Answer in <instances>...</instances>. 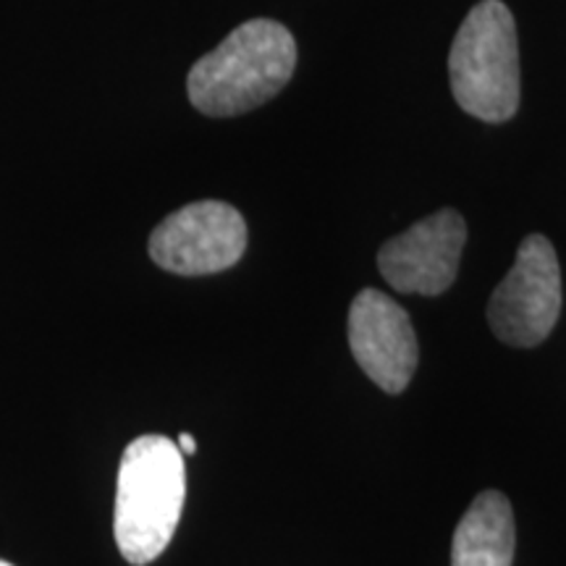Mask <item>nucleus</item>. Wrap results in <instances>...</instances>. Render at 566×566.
I'll return each instance as SVG.
<instances>
[{
  "label": "nucleus",
  "instance_id": "nucleus-1",
  "mask_svg": "<svg viewBox=\"0 0 566 566\" xmlns=\"http://www.w3.org/2000/svg\"><path fill=\"white\" fill-rule=\"evenodd\" d=\"M296 69V42L279 21L252 19L189 71V101L205 116H239L271 101Z\"/></svg>",
  "mask_w": 566,
  "mask_h": 566
},
{
  "label": "nucleus",
  "instance_id": "nucleus-2",
  "mask_svg": "<svg viewBox=\"0 0 566 566\" xmlns=\"http://www.w3.org/2000/svg\"><path fill=\"white\" fill-rule=\"evenodd\" d=\"M187 499V467L166 436H142L126 446L118 467L113 535L122 556L145 566L168 548Z\"/></svg>",
  "mask_w": 566,
  "mask_h": 566
},
{
  "label": "nucleus",
  "instance_id": "nucleus-3",
  "mask_svg": "<svg viewBox=\"0 0 566 566\" xmlns=\"http://www.w3.org/2000/svg\"><path fill=\"white\" fill-rule=\"evenodd\" d=\"M451 92L470 116L504 124L520 108V42L512 11L480 0L459 27L449 55Z\"/></svg>",
  "mask_w": 566,
  "mask_h": 566
},
{
  "label": "nucleus",
  "instance_id": "nucleus-4",
  "mask_svg": "<svg viewBox=\"0 0 566 566\" xmlns=\"http://www.w3.org/2000/svg\"><path fill=\"white\" fill-rule=\"evenodd\" d=\"M562 315V268L554 244L541 233H530L516 250L506 279L488 304L493 334L509 346L543 344Z\"/></svg>",
  "mask_w": 566,
  "mask_h": 566
},
{
  "label": "nucleus",
  "instance_id": "nucleus-5",
  "mask_svg": "<svg viewBox=\"0 0 566 566\" xmlns=\"http://www.w3.org/2000/svg\"><path fill=\"white\" fill-rule=\"evenodd\" d=\"M247 250V223L229 202L202 200L171 212L150 237V258L163 271L208 275L229 271Z\"/></svg>",
  "mask_w": 566,
  "mask_h": 566
},
{
  "label": "nucleus",
  "instance_id": "nucleus-6",
  "mask_svg": "<svg viewBox=\"0 0 566 566\" xmlns=\"http://www.w3.org/2000/svg\"><path fill=\"white\" fill-rule=\"evenodd\" d=\"M464 242V218L438 210L380 247L378 268L399 294L438 296L457 281Z\"/></svg>",
  "mask_w": 566,
  "mask_h": 566
},
{
  "label": "nucleus",
  "instance_id": "nucleus-7",
  "mask_svg": "<svg viewBox=\"0 0 566 566\" xmlns=\"http://www.w3.org/2000/svg\"><path fill=\"white\" fill-rule=\"evenodd\" d=\"M349 346L367 378L386 394L405 391L420 359V346L407 310L378 289H365L354 296Z\"/></svg>",
  "mask_w": 566,
  "mask_h": 566
},
{
  "label": "nucleus",
  "instance_id": "nucleus-8",
  "mask_svg": "<svg viewBox=\"0 0 566 566\" xmlns=\"http://www.w3.org/2000/svg\"><path fill=\"white\" fill-rule=\"evenodd\" d=\"M514 512L504 493H480L457 525L451 566H512Z\"/></svg>",
  "mask_w": 566,
  "mask_h": 566
},
{
  "label": "nucleus",
  "instance_id": "nucleus-9",
  "mask_svg": "<svg viewBox=\"0 0 566 566\" xmlns=\"http://www.w3.org/2000/svg\"><path fill=\"white\" fill-rule=\"evenodd\" d=\"M176 446H179V451H181L184 457H195V454H197V441H195V436L181 433L179 441H176Z\"/></svg>",
  "mask_w": 566,
  "mask_h": 566
},
{
  "label": "nucleus",
  "instance_id": "nucleus-10",
  "mask_svg": "<svg viewBox=\"0 0 566 566\" xmlns=\"http://www.w3.org/2000/svg\"><path fill=\"white\" fill-rule=\"evenodd\" d=\"M0 566H11V564H6V562H0Z\"/></svg>",
  "mask_w": 566,
  "mask_h": 566
}]
</instances>
